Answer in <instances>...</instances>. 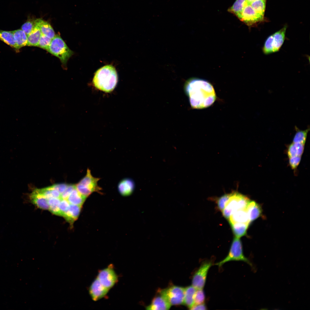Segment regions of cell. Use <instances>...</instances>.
<instances>
[{
  "mask_svg": "<svg viewBox=\"0 0 310 310\" xmlns=\"http://www.w3.org/2000/svg\"><path fill=\"white\" fill-rule=\"evenodd\" d=\"M68 185L65 183L58 184L53 185L52 186L57 190L61 194L66 190Z\"/></svg>",
  "mask_w": 310,
  "mask_h": 310,
  "instance_id": "38",
  "label": "cell"
},
{
  "mask_svg": "<svg viewBox=\"0 0 310 310\" xmlns=\"http://www.w3.org/2000/svg\"><path fill=\"white\" fill-rule=\"evenodd\" d=\"M197 289L192 285L185 288L183 304L190 309L194 305V296Z\"/></svg>",
  "mask_w": 310,
  "mask_h": 310,
  "instance_id": "22",
  "label": "cell"
},
{
  "mask_svg": "<svg viewBox=\"0 0 310 310\" xmlns=\"http://www.w3.org/2000/svg\"><path fill=\"white\" fill-rule=\"evenodd\" d=\"M171 306L183 304L185 288L173 286L158 291Z\"/></svg>",
  "mask_w": 310,
  "mask_h": 310,
  "instance_id": "7",
  "label": "cell"
},
{
  "mask_svg": "<svg viewBox=\"0 0 310 310\" xmlns=\"http://www.w3.org/2000/svg\"><path fill=\"white\" fill-rule=\"evenodd\" d=\"M53 55L58 58L63 64L66 65L69 58L73 54L66 44L58 35H55L51 40L46 50Z\"/></svg>",
  "mask_w": 310,
  "mask_h": 310,
  "instance_id": "3",
  "label": "cell"
},
{
  "mask_svg": "<svg viewBox=\"0 0 310 310\" xmlns=\"http://www.w3.org/2000/svg\"><path fill=\"white\" fill-rule=\"evenodd\" d=\"M185 92L188 97L192 108L201 109L212 105L216 99L212 85L202 79L192 78L187 80L184 86Z\"/></svg>",
  "mask_w": 310,
  "mask_h": 310,
  "instance_id": "1",
  "label": "cell"
},
{
  "mask_svg": "<svg viewBox=\"0 0 310 310\" xmlns=\"http://www.w3.org/2000/svg\"><path fill=\"white\" fill-rule=\"evenodd\" d=\"M16 44V49H19L27 46L28 42V36L21 29L12 31Z\"/></svg>",
  "mask_w": 310,
  "mask_h": 310,
  "instance_id": "20",
  "label": "cell"
},
{
  "mask_svg": "<svg viewBox=\"0 0 310 310\" xmlns=\"http://www.w3.org/2000/svg\"><path fill=\"white\" fill-rule=\"evenodd\" d=\"M41 35L40 30L36 26L32 32L28 36L27 46H37Z\"/></svg>",
  "mask_w": 310,
  "mask_h": 310,
  "instance_id": "27",
  "label": "cell"
},
{
  "mask_svg": "<svg viewBox=\"0 0 310 310\" xmlns=\"http://www.w3.org/2000/svg\"><path fill=\"white\" fill-rule=\"evenodd\" d=\"M286 28L285 26L267 38L262 48L264 54L268 55L279 50L285 40Z\"/></svg>",
  "mask_w": 310,
  "mask_h": 310,
  "instance_id": "5",
  "label": "cell"
},
{
  "mask_svg": "<svg viewBox=\"0 0 310 310\" xmlns=\"http://www.w3.org/2000/svg\"><path fill=\"white\" fill-rule=\"evenodd\" d=\"M51 40V39L42 34L37 46L47 50Z\"/></svg>",
  "mask_w": 310,
  "mask_h": 310,
  "instance_id": "34",
  "label": "cell"
},
{
  "mask_svg": "<svg viewBox=\"0 0 310 310\" xmlns=\"http://www.w3.org/2000/svg\"><path fill=\"white\" fill-rule=\"evenodd\" d=\"M247 3L246 0H236L228 11L240 18L243 8Z\"/></svg>",
  "mask_w": 310,
  "mask_h": 310,
  "instance_id": "26",
  "label": "cell"
},
{
  "mask_svg": "<svg viewBox=\"0 0 310 310\" xmlns=\"http://www.w3.org/2000/svg\"><path fill=\"white\" fill-rule=\"evenodd\" d=\"M242 194L234 191L231 193L230 197L222 211L223 216L228 219L235 211L240 210L239 200Z\"/></svg>",
  "mask_w": 310,
  "mask_h": 310,
  "instance_id": "11",
  "label": "cell"
},
{
  "mask_svg": "<svg viewBox=\"0 0 310 310\" xmlns=\"http://www.w3.org/2000/svg\"><path fill=\"white\" fill-rule=\"evenodd\" d=\"M295 129L296 132L293 138V142L305 144L308 133L309 131V127L304 130H300L297 127H295Z\"/></svg>",
  "mask_w": 310,
  "mask_h": 310,
  "instance_id": "30",
  "label": "cell"
},
{
  "mask_svg": "<svg viewBox=\"0 0 310 310\" xmlns=\"http://www.w3.org/2000/svg\"><path fill=\"white\" fill-rule=\"evenodd\" d=\"M35 21L42 34L52 39L55 36V32L49 23L41 19H36Z\"/></svg>",
  "mask_w": 310,
  "mask_h": 310,
  "instance_id": "18",
  "label": "cell"
},
{
  "mask_svg": "<svg viewBox=\"0 0 310 310\" xmlns=\"http://www.w3.org/2000/svg\"><path fill=\"white\" fill-rule=\"evenodd\" d=\"M0 40L16 49V44L12 31H6L0 30Z\"/></svg>",
  "mask_w": 310,
  "mask_h": 310,
  "instance_id": "25",
  "label": "cell"
},
{
  "mask_svg": "<svg viewBox=\"0 0 310 310\" xmlns=\"http://www.w3.org/2000/svg\"><path fill=\"white\" fill-rule=\"evenodd\" d=\"M255 0H246L247 2L248 3H250L252 2Z\"/></svg>",
  "mask_w": 310,
  "mask_h": 310,
  "instance_id": "40",
  "label": "cell"
},
{
  "mask_svg": "<svg viewBox=\"0 0 310 310\" xmlns=\"http://www.w3.org/2000/svg\"><path fill=\"white\" fill-rule=\"evenodd\" d=\"M305 144L297 143L290 144L288 146L287 154L289 157L294 156H301L303 153Z\"/></svg>",
  "mask_w": 310,
  "mask_h": 310,
  "instance_id": "23",
  "label": "cell"
},
{
  "mask_svg": "<svg viewBox=\"0 0 310 310\" xmlns=\"http://www.w3.org/2000/svg\"><path fill=\"white\" fill-rule=\"evenodd\" d=\"M231 195L230 193L226 194L218 198L217 200V204L218 209L222 212L226 204L228 201Z\"/></svg>",
  "mask_w": 310,
  "mask_h": 310,
  "instance_id": "32",
  "label": "cell"
},
{
  "mask_svg": "<svg viewBox=\"0 0 310 310\" xmlns=\"http://www.w3.org/2000/svg\"><path fill=\"white\" fill-rule=\"evenodd\" d=\"M289 165L292 169H296L299 165L301 159V156H294L289 157Z\"/></svg>",
  "mask_w": 310,
  "mask_h": 310,
  "instance_id": "35",
  "label": "cell"
},
{
  "mask_svg": "<svg viewBox=\"0 0 310 310\" xmlns=\"http://www.w3.org/2000/svg\"><path fill=\"white\" fill-rule=\"evenodd\" d=\"M249 224L236 223L230 224L235 237L240 238L245 235Z\"/></svg>",
  "mask_w": 310,
  "mask_h": 310,
  "instance_id": "24",
  "label": "cell"
},
{
  "mask_svg": "<svg viewBox=\"0 0 310 310\" xmlns=\"http://www.w3.org/2000/svg\"><path fill=\"white\" fill-rule=\"evenodd\" d=\"M36 25L35 20H28L24 23L21 27L22 30L27 34H29L34 29Z\"/></svg>",
  "mask_w": 310,
  "mask_h": 310,
  "instance_id": "31",
  "label": "cell"
},
{
  "mask_svg": "<svg viewBox=\"0 0 310 310\" xmlns=\"http://www.w3.org/2000/svg\"><path fill=\"white\" fill-rule=\"evenodd\" d=\"M97 278L101 283L109 290L118 280L117 275L111 265L99 271Z\"/></svg>",
  "mask_w": 310,
  "mask_h": 310,
  "instance_id": "10",
  "label": "cell"
},
{
  "mask_svg": "<svg viewBox=\"0 0 310 310\" xmlns=\"http://www.w3.org/2000/svg\"><path fill=\"white\" fill-rule=\"evenodd\" d=\"M266 0H257L248 3L257 13L264 16Z\"/></svg>",
  "mask_w": 310,
  "mask_h": 310,
  "instance_id": "29",
  "label": "cell"
},
{
  "mask_svg": "<svg viewBox=\"0 0 310 310\" xmlns=\"http://www.w3.org/2000/svg\"><path fill=\"white\" fill-rule=\"evenodd\" d=\"M134 187L135 184L133 181L129 178H125L119 182L118 186V190L120 193L124 196L131 195L133 191Z\"/></svg>",
  "mask_w": 310,
  "mask_h": 310,
  "instance_id": "16",
  "label": "cell"
},
{
  "mask_svg": "<svg viewBox=\"0 0 310 310\" xmlns=\"http://www.w3.org/2000/svg\"><path fill=\"white\" fill-rule=\"evenodd\" d=\"M30 200L32 203L40 209H49L47 199L35 189L30 195Z\"/></svg>",
  "mask_w": 310,
  "mask_h": 310,
  "instance_id": "15",
  "label": "cell"
},
{
  "mask_svg": "<svg viewBox=\"0 0 310 310\" xmlns=\"http://www.w3.org/2000/svg\"><path fill=\"white\" fill-rule=\"evenodd\" d=\"M158 294L152 299L151 303L146 307L147 310H168L171 305L158 291Z\"/></svg>",
  "mask_w": 310,
  "mask_h": 310,
  "instance_id": "13",
  "label": "cell"
},
{
  "mask_svg": "<svg viewBox=\"0 0 310 310\" xmlns=\"http://www.w3.org/2000/svg\"><path fill=\"white\" fill-rule=\"evenodd\" d=\"M100 179L93 177L90 170L88 168L85 176L75 185V187L78 191L86 198L94 192L101 193L102 188L98 184Z\"/></svg>",
  "mask_w": 310,
  "mask_h": 310,
  "instance_id": "4",
  "label": "cell"
},
{
  "mask_svg": "<svg viewBox=\"0 0 310 310\" xmlns=\"http://www.w3.org/2000/svg\"><path fill=\"white\" fill-rule=\"evenodd\" d=\"M86 198L78 191L75 187L67 199L70 204L82 206Z\"/></svg>",
  "mask_w": 310,
  "mask_h": 310,
  "instance_id": "21",
  "label": "cell"
},
{
  "mask_svg": "<svg viewBox=\"0 0 310 310\" xmlns=\"http://www.w3.org/2000/svg\"><path fill=\"white\" fill-rule=\"evenodd\" d=\"M191 310H206V307L204 303L194 305L190 309Z\"/></svg>",
  "mask_w": 310,
  "mask_h": 310,
  "instance_id": "39",
  "label": "cell"
},
{
  "mask_svg": "<svg viewBox=\"0 0 310 310\" xmlns=\"http://www.w3.org/2000/svg\"><path fill=\"white\" fill-rule=\"evenodd\" d=\"M69 204L70 203L67 199H61L59 206L61 216H63L68 209Z\"/></svg>",
  "mask_w": 310,
  "mask_h": 310,
  "instance_id": "36",
  "label": "cell"
},
{
  "mask_svg": "<svg viewBox=\"0 0 310 310\" xmlns=\"http://www.w3.org/2000/svg\"><path fill=\"white\" fill-rule=\"evenodd\" d=\"M233 261H244L251 267H253L251 262L243 254L242 244L239 238L236 237L234 238L232 241L227 256L222 260L216 263L215 265L220 267L224 264Z\"/></svg>",
  "mask_w": 310,
  "mask_h": 310,
  "instance_id": "6",
  "label": "cell"
},
{
  "mask_svg": "<svg viewBox=\"0 0 310 310\" xmlns=\"http://www.w3.org/2000/svg\"><path fill=\"white\" fill-rule=\"evenodd\" d=\"M61 199L52 197L48 199L49 206V210L53 214L61 216L59 206Z\"/></svg>",
  "mask_w": 310,
  "mask_h": 310,
  "instance_id": "28",
  "label": "cell"
},
{
  "mask_svg": "<svg viewBox=\"0 0 310 310\" xmlns=\"http://www.w3.org/2000/svg\"><path fill=\"white\" fill-rule=\"evenodd\" d=\"M212 265L210 261L203 263L195 272L192 279V286L197 289H203L205 285L208 270Z\"/></svg>",
  "mask_w": 310,
  "mask_h": 310,
  "instance_id": "9",
  "label": "cell"
},
{
  "mask_svg": "<svg viewBox=\"0 0 310 310\" xmlns=\"http://www.w3.org/2000/svg\"><path fill=\"white\" fill-rule=\"evenodd\" d=\"M75 187V185H69L66 190L63 193L61 194V199H67L72 191Z\"/></svg>",
  "mask_w": 310,
  "mask_h": 310,
  "instance_id": "37",
  "label": "cell"
},
{
  "mask_svg": "<svg viewBox=\"0 0 310 310\" xmlns=\"http://www.w3.org/2000/svg\"><path fill=\"white\" fill-rule=\"evenodd\" d=\"M117 81V75L115 68L111 65H107L96 71L93 80V83L98 89L108 93L114 89Z\"/></svg>",
  "mask_w": 310,
  "mask_h": 310,
  "instance_id": "2",
  "label": "cell"
},
{
  "mask_svg": "<svg viewBox=\"0 0 310 310\" xmlns=\"http://www.w3.org/2000/svg\"><path fill=\"white\" fill-rule=\"evenodd\" d=\"M250 223L258 218L262 214L260 206L253 201H250L245 209Z\"/></svg>",
  "mask_w": 310,
  "mask_h": 310,
  "instance_id": "14",
  "label": "cell"
},
{
  "mask_svg": "<svg viewBox=\"0 0 310 310\" xmlns=\"http://www.w3.org/2000/svg\"><path fill=\"white\" fill-rule=\"evenodd\" d=\"M248 26H255L264 20V16L257 13L247 2L239 19Z\"/></svg>",
  "mask_w": 310,
  "mask_h": 310,
  "instance_id": "8",
  "label": "cell"
},
{
  "mask_svg": "<svg viewBox=\"0 0 310 310\" xmlns=\"http://www.w3.org/2000/svg\"><path fill=\"white\" fill-rule=\"evenodd\" d=\"M109 290L101 283L97 277L90 285L89 292L92 299L97 301L105 296Z\"/></svg>",
  "mask_w": 310,
  "mask_h": 310,
  "instance_id": "12",
  "label": "cell"
},
{
  "mask_svg": "<svg viewBox=\"0 0 310 310\" xmlns=\"http://www.w3.org/2000/svg\"><path fill=\"white\" fill-rule=\"evenodd\" d=\"M82 206L70 204L67 210L63 216L66 220L71 224L78 218Z\"/></svg>",
  "mask_w": 310,
  "mask_h": 310,
  "instance_id": "17",
  "label": "cell"
},
{
  "mask_svg": "<svg viewBox=\"0 0 310 310\" xmlns=\"http://www.w3.org/2000/svg\"><path fill=\"white\" fill-rule=\"evenodd\" d=\"M205 300V295L203 289H197L194 296V305L204 303Z\"/></svg>",
  "mask_w": 310,
  "mask_h": 310,
  "instance_id": "33",
  "label": "cell"
},
{
  "mask_svg": "<svg viewBox=\"0 0 310 310\" xmlns=\"http://www.w3.org/2000/svg\"><path fill=\"white\" fill-rule=\"evenodd\" d=\"M230 224L236 223H250L245 209L235 211L228 219Z\"/></svg>",
  "mask_w": 310,
  "mask_h": 310,
  "instance_id": "19",
  "label": "cell"
}]
</instances>
